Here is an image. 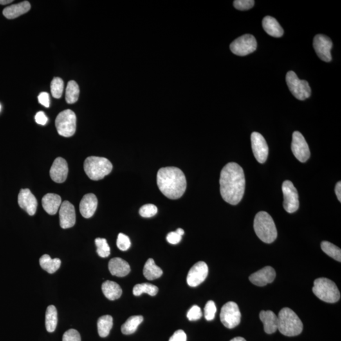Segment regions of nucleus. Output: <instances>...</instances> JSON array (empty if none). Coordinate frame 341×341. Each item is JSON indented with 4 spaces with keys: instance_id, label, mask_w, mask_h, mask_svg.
<instances>
[{
    "instance_id": "nucleus-34",
    "label": "nucleus",
    "mask_w": 341,
    "mask_h": 341,
    "mask_svg": "<svg viewBox=\"0 0 341 341\" xmlns=\"http://www.w3.org/2000/svg\"><path fill=\"white\" fill-rule=\"evenodd\" d=\"M321 248L323 252L328 255L329 257L337 261H341V250L337 246L334 245L329 241H324L321 243Z\"/></svg>"
},
{
    "instance_id": "nucleus-11",
    "label": "nucleus",
    "mask_w": 341,
    "mask_h": 341,
    "mask_svg": "<svg viewBox=\"0 0 341 341\" xmlns=\"http://www.w3.org/2000/svg\"><path fill=\"white\" fill-rule=\"evenodd\" d=\"M284 195L283 207L288 213L295 212L299 208V197L297 188L289 180L284 181L282 185Z\"/></svg>"
},
{
    "instance_id": "nucleus-5",
    "label": "nucleus",
    "mask_w": 341,
    "mask_h": 341,
    "mask_svg": "<svg viewBox=\"0 0 341 341\" xmlns=\"http://www.w3.org/2000/svg\"><path fill=\"white\" fill-rule=\"evenodd\" d=\"M85 173L92 180L98 181L108 175L113 170V165L108 159L102 157L90 156L84 164Z\"/></svg>"
},
{
    "instance_id": "nucleus-2",
    "label": "nucleus",
    "mask_w": 341,
    "mask_h": 341,
    "mask_svg": "<svg viewBox=\"0 0 341 341\" xmlns=\"http://www.w3.org/2000/svg\"><path fill=\"white\" fill-rule=\"evenodd\" d=\"M159 190L168 199L181 198L187 188V179L182 170L176 167L161 168L157 174Z\"/></svg>"
},
{
    "instance_id": "nucleus-44",
    "label": "nucleus",
    "mask_w": 341,
    "mask_h": 341,
    "mask_svg": "<svg viewBox=\"0 0 341 341\" xmlns=\"http://www.w3.org/2000/svg\"><path fill=\"white\" fill-rule=\"evenodd\" d=\"M167 239L170 243L176 244L181 241V236L178 235L176 232H170L167 235Z\"/></svg>"
},
{
    "instance_id": "nucleus-47",
    "label": "nucleus",
    "mask_w": 341,
    "mask_h": 341,
    "mask_svg": "<svg viewBox=\"0 0 341 341\" xmlns=\"http://www.w3.org/2000/svg\"><path fill=\"white\" fill-rule=\"evenodd\" d=\"M335 193L336 196L338 197L339 201L341 203V182L339 181V182L336 184L335 187Z\"/></svg>"
},
{
    "instance_id": "nucleus-25",
    "label": "nucleus",
    "mask_w": 341,
    "mask_h": 341,
    "mask_svg": "<svg viewBox=\"0 0 341 341\" xmlns=\"http://www.w3.org/2000/svg\"><path fill=\"white\" fill-rule=\"evenodd\" d=\"M264 31L273 37H280L284 34V30L275 18L266 16L262 21Z\"/></svg>"
},
{
    "instance_id": "nucleus-22",
    "label": "nucleus",
    "mask_w": 341,
    "mask_h": 341,
    "mask_svg": "<svg viewBox=\"0 0 341 341\" xmlns=\"http://www.w3.org/2000/svg\"><path fill=\"white\" fill-rule=\"evenodd\" d=\"M31 4L28 1L12 4L4 9L3 14L8 19H14L31 10Z\"/></svg>"
},
{
    "instance_id": "nucleus-24",
    "label": "nucleus",
    "mask_w": 341,
    "mask_h": 341,
    "mask_svg": "<svg viewBox=\"0 0 341 341\" xmlns=\"http://www.w3.org/2000/svg\"><path fill=\"white\" fill-rule=\"evenodd\" d=\"M260 319L264 324V331L267 334H271L276 332L278 318L273 311L271 310L260 311Z\"/></svg>"
},
{
    "instance_id": "nucleus-33",
    "label": "nucleus",
    "mask_w": 341,
    "mask_h": 341,
    "mask_svg": "<svg viewBox=\"0 0 341 341\" xmlns=\"http://www.w3.org/2000/svg\"><path fill=\"white\" fill-rule=\"evenodd\" d=\"M158 287L155 285L149 283L138 284L134 286L133 294L136 297H138L143 293H146L151 297H154L158 294Z\"/></svg>"
},
{
    "instance_id": "nucleus-31",
    "label": "nucleus",
    "mask_w": 341,
    "mask_h": 341,
    "mask_svg": "<svg viewBox=\"0 0 341 341\" xmlns=\"http://www.w3.org/2000/svg\"><path fill=\"white\" fill-rule=\"evenodd\" d=\"M143 321V317L142 316H132V317L128 318L126 322L122 325V333L125 334V335H130V334H134Z\"/></svg>"
},
{
    "instance_id": "nucleus-20",
    "label": "nucleus",
    "mask_w": 341,
    "mask_h": 341,
    "mask_svg": "<svg viewBox=\"0 0 341 341\" xmlns=\"http://www.w3.org/2000/svg\"><path fill=\"white\" fill-rule=\"evenodd\" d=\"M98 199L93 194L85 195L80 203V212L84 218L93 217L98 207Z\"/></svg>"
},
{
    "instance_id": "nucleus-50",
    "label": "nucleus",
    "mask_w": 341,
    "mask_h": 341,
    "mask_svg": "<svg viewBox=\"0 0 341 341\" xmlns=\"http://www.w3.org/2000/svg\"><path fill=\"white\" fill-rule=\"evenodd\" d=\"M230 341H246L244 338L241 337H237L233 338V340Z\"/></svg>"
},
{
    "instance_id": "nucleus-30",
    "label": "nucleus",
    "mask_w": 341,
    "mask_h": 341,
    "mask_svg": "<svg viewBox=\"0 0 341 341\" xmlns=\"http://www.w3.org/2000/svg\"><path fill=\"white\" fill-rule=\"evenodd\" d=\"M113 325V319L111 315H104L99 318L98 330L100 337L106 338L109 335Z\"/></svg>"
},
{
    "instance_id": "nucleus-10",
    "label": "nucleus",
    "mask_w": 341,
    "mask_h": 341,
    "mask_svg": "<svg viewBox=\"0 0 341 341\" xmlns=\"http://www.w3.org/2000/svg\"><path fill=\"white\" fill-rule=\"evenodd\" d=\"M255 38L251 34H245L237 38L230 44V49L236 55L244 57L252 53L257 49Z\"/></svg>"
},
{
    "instance_id": "nucleus-18",
    "label": "nucleus",
    "mask_w": 341,
    "mask_h": 341,
    "mask_svg": "<svg viewBox=\"0 0 341 341\" xmlns=\"http://www.w3.org/2000/svg\"><path fill=\"white\" fill-rule=\"evenodd\" d=\"M276 273L272 267L266 266L257 272L253 273L249 277V280L252 284L257 286H265L271 283L275 279Z\"/></svg>"
},
{
    "instance_id": "nucleus-48",
    "label": "nucleus",
    "mask_w": 341,
    "mask_h": 341,
    "mask_svg": "<svg viewBox=\"0 0 341 341\" xmlns=\"http://www.w3.org/2000/svg\"><path fill=\"white\" fill-rule=\"evenodd\" d=\"M12 0H0V4H7L8 3H12L13 2Z\"/></svg>"
},
{
    "instance_id": "nucleus-9",
    "label": "nucleus",
    "mask_w": 341,
    "mask_h": 341,
    "mask_svg": "<svg viewBox=\"0 0 341 341\" xmlns=\"http://www.w3.org/2000/svg\"><path fill=\"white\" fill-rule=\"evenodd\" d=\"M241 312L238 305L233 302L226 303L222 307L220 319L226 328L233 329L241 322Z\"/></svg>"
},
{
    "instance_id": "nucleus-4",
    "label": "nucleus",
    "mask_w": 341,
    "mask_h": 341,
    "mask_svg": "<svg viewBox=\"0 0 341 341\" xmlns=\"http://www.w3.org/2000/svg\"><path fill=\"white\" fill-rule=\"evenodd\" d=\"M277 318V329L283 335L293 337L302 333L304 325L292 309L289 308H282Z\"/></svg>"
},
{
    "instance_id": "nucleus-38",
    "label": "nucleus",
    "mask_w": 341,
    "mask_h": 341,
    "mask_svg": "<svg viewBox=\"0 0 341 341\" xmlns=\"http://www.w3.org/2000/svg\"><path fill=\"white\" fill-rule=\"evenodd\" d=\"M217 308L215 303L213 301H208L204 308V315L205 319L207 321H211L214 319Z\"/></svg>"
},
{
    "instance_id": "nucleus-49",
    "label": "nucleus",
    "mask_w": 341,
    "mask_h": 341,
    "mask_svg": "<svg viewBox=\"0 0 341 341\" xmlns=\"http://www.w3.org/2000/svg\"><path fill=\"white\" fill-rule=\"evenodd\" d=\"M176 232L178 233V235L181 236V237H182V236L184 235V233H185V232H184L183 229L181 228H178V230L176 231Z\"/></svg>"
},
{
    "instance_id": "nucleus-29",
    "label": "nucleus",
    "mask_w": 341,
    "mask_h": 341,
    "mask_svg": "<svg viewBox=\"0 0 341 341\" xmlns=\"http://www.w3.org/2000/svg\"><path fill=\"white\" fill-rule=\"evenodd\" d=\"M58 324L57 309L53 305H50L46 309V320L45 324L47 331L49 333H53L57 328Z\"/></svg>"
},
{
    "instance_id": "nucleus-43",
    "label": "nucleus",
    "mask_w": 341,
    "mask_h": 341,
    "mask_svg": "<svg viewBox=\"0 0 341 341\" xmlns=\"http://www.w3.org/2000/svg\"><path fill=\"white\" fill-rule=\"evenodd\" d=\"M187 336L185 332L183 330H178L170 338L169 341H187Z\"/></svg>"
},
{
    "instance_id": "nucleus-28",
    "label": "nucleus",
    "mask_w": 341,
    "mask_h": 341,
    "mask_svg": "<svg viewBox=\"0 0 341 341\" xmlns=\"http://www.w3.org/2000/svg\"><path fill=\"white\" fill-rule=\"evenodd\" d=\"M61 260L58 258L52 259L48 255H42L39 259L41 268L49 273H53L57 271L61 266Z\"/></svg>"
},
{
    "instance_id": "nucleus-32",
    "label": "nucleus",
    "mask_w": 341,
    "mask_h": 341,
    "mask_svg": "<svg viewBox=\"0 0 341 341\" xmlns=\"http://www.w3.org/2000/svg\"><path fill=\"white\" fill-rule=\"evenodd\" d=\"M80 89L77 83L71 80L67 84L65 100L68 104H74L77 102L79 97Z\"/></svg>"
},
{
    "instance_id": "nucleus-23",
    "label": "nucleus",
    "mask_w": 341,
    "mask_h": 341,
    "mask_svg": "<svg viewBox=\"0 0 341 341\" xmlns=\"http://www.w3.org/2000/svg\"><path fill=\"white\" fill-rule=\"evenodd\" d=\"M42 207L48 214L55 215L62 205V199L57 194H48L42 198Z\"/></svg>"
},
{
    "instance_id": "nucleus-15",
    "label": "nucleus",
    "mask_w": 341,
    "mask_h": 341,
    "mask_svg": "<svg viewBox=\"0 0 341 341\" xmlns=\"http://www.w3.org/2000/svg\"><path fill=\"white\" fill-rule=\"evenodd\" d=\"M208 268L207 264L200 261L192 267L188 273L187 281L188 286L197 287L203 283L207 278Z\"/></svg>"
},
{
    "instance_id": "nucleus-45",
    "label": "nucleus",
    "mask_w": 341,
    "mask_h": 341,
    "mask_svg": "<svg viewBox=\"0 0 341 341\" xmlns=\"http://www.w3.org/2000/svg\"><path fill=\"white\" fill-rule=\"evenodd\" d=\"M35 120L38 124L44 125L48 122V119L44 112L39 111L35 115Z\"/></svg>"
},
{
    "instance_id": "nucleus-35",
    "label": "nucleus",
    "mask_w": 341,
    "mask_h": 341,
    "mask_svg": "<svg viewBox=\"0 0 341 341\" xmlns=\"http://www.w3.org/2000/svg\"><path fill=\"white\" fill-rule=\"evenodd\" d=\"M64 90V80L61 78H54L51 83V92L56 99L61 98Z\"/></svg>"
},
{
    "instance_id": "nucleus-37",
    "label": "nucleus",
    "mask_w": 341,
    "mask_h": 341,
    "mask_svg": "<svg viewBox=\"0 0 341 341\" xmlns=\"http://www.w3.org/2000/svg\"><path fill=\"white\" fill-rule=\"evenodd\" d=\"M157 213H158V208L153 204H146L143 205L139 210V214L141 216L145 218L153 217Z\"/></svg>"
},
{
    "instance_id": "nucleus-6",
    "label": "nucleus",
    "mask_w": 341,
    "mask_h": 341,
    "mask_svg": "<svg viewBox=\"0 0 341 341\" xmlns=\"http://www.w3.org/2000/svg\"><path fill=\"white\" fill-rule=\"evenodd\" d=\"M312 291L316 297L329 304H334L340 300V290L335 282L327 278L315 279Z\"/></svg>"
},
{
    "instance_id": "nucleus-8",
    "label": "nucleus",
    "mask_w": 341,
    "mask_h": 341,
    "mask_svg": "<svg viewBox=\"0 0 341 341\" xmlns=\"http://www.w3.org/2000/svg\"><path fill=\"white\" fill-rule=\"evenodd\" d=\"M286 80L289 91L297 100L304 101L310 96L311 88L308 82L300 80L294 71H289L287 73Z\"/></svg>"
},
{
    "instance_id": "nucleus-12",
    "label": "nucleus",
    "mask_w": 341,
    "mask_h": 341,
    "mask_svg": "<svg viewBox=\"0 0 341 341\" xmlns=\"http://www.w3.org/2000/svg\"><path fill=\"white\" fill-rule=\"evenodd\" d=\"M291 150L296 158L301 163L307 162L310 157L308 143L300 132L296 131L293 134Z\"/></svg>"
},
{
    "instance_id": "nucleus-3",
    "label": "nucleus",
    "mask_w": 341,
    "mask_h": 341,
    "mask_svg": "<svg viewBox=\"0 0 341 341\" xmlns=\"http://www.w3.org/2000/svg\"><path fill=\"white\" fill-rule=\"evenodd\" d=\"M253 227L256 235L264 243H272L276 239V226L272 217L268 212L261 211L257 213L255 215Z\"/></svg>"
},
{
    "instance_id": "nucleus-16",
    "label": "nucleus",
    "mask_w": 341,
    "mask_h": 341,
    "mask_svg": "<svg viewBox=\"0 0 341 341\" xmlns=\"http://www.w3.org/2000/svg\"><path fill=\"white\" fill-rule=\"evenodd\" d=\"M60 224L63 229H68L73 227L76 222L75 207L73 204L68 201H64L60 206Z\"/></svg>"
},
{
    "instance_id": "nucleus-17",
    "label": "nucleus",
    "mask_w": 341,
    "mask_h": 341,
    "mask_svg": "<svg viewBox=\"0 0 341 341\" xmlns=\"http://www.w3.org/2000/svg\"><path fill=\"white\" fill-rule=\"evenodd\" d=\"M18 203L20 207L26 210L29 215H34L36 212L37 199L28 188L21 190L18 196Z\"/></svg>"
},
{
    "instance_id": "nucleus-13",
    "label": "nucleus",
    "mask_w": 341,
    "mask_h": 341,
    "mask_svg": "<svg viewBox=\"0 0 341 341\" xmlns=\"http://www.w3.org/2000/svg\"><path fill=\"white\" fill-rule=\"evenodd\" d=\"M313 48L322 61L330 62L332 60L331 50L333 42L329 37L323 34L316 35L313 39Z\"/></svg>"
},
{
    "instance_id": "nucleus-26",
    "label": "nucleus",
    "mask_w": 341,
    "mask_h": 341,
    "mask_svg": "<svg viewBox=\"0 0 341 341\" xmlns=\"http://www.w3.org/2000/svg\"><path fill=\"white\" fill-rule=\"evenodd\" d=\"M102 291L107 299L114 301L119 299L122 295V289L119 284L111 280H106L102 284Z\"/></svg>"
},
{
    "instance_id": "nucleus-39",
    "label": "nucleus",
    "mask_w": 341,
    "mask_h": 341,
    "mask_svg": "<svg viewBox=\"0 0 341 341\" xmlns=\"http://www.w3.org/2000/svg\"><path fill=\"white\" fill-rule=\"evenodd\" d=\"M118 248L122 251L129 250L131 246V241L128 236L120 233L118 236L117 241H116Z\"/></svg>"
},
{
    "instance_id": "nucleus-41",
    "label": "nucleus",
    "mask_w": 341,
    "mask_h": 341,
    "mask_svg": "<svg viewBox=\"0 0 341 341\" xmlns=\"http://www.w3.org/2000/svg\"><path fill=\"white\" fill-rule=\"evenodd\" d=\"M187 316L190 321H196L201 319L203 317V312L199 306L194 305L188 310Z\"/></svg>"
},
{
    "instance_id": "nucleus-19",
    "label": "nucleus",
    "mask_w": 341,
    "mask_h": 341,
    "mask_svg": "<svg viewBox=\"0 0 341 341\" xmlns=\"http://www.w3.org/2000/svg\"><path fill=\"white\" fill-rule=\"evenodd\" d=\"M50 176L56 183L65 182L68 176V167L66 160L62 158H58L54 161L50 169Z\"/></svg>"
},
{
    "instance_id": "nucleus-21",
    "label": "nucleus",
    "mask_w": 341,
    "mask_h": 341,
    "mask_svg": "<svg viewBox=\"0 0 341 341\" xmlns=\"http://www.w3.org/2000/svg\"><path fill=\"white\" fill-rule=\"evenodd\" d=\"M108 268L112 275L120 277L126 276L131 271L129 263L119 257L110 260Z\"/></svg>"
},
{
    "instance_id": "nucleus-7",
    "label": "nucleus",
    "mask_w": 341,
    "mask_h": 341,
    "mask_svg": "<svg viewBox=\"0 0 341 341\" xmlns=\"http://www.w3.org/2000/svg\"><path fill=\"white\" fill-rule=\"evenodd\" d=\"M77 117L70 109H66L58 114L55 120L58 134L65 137H70L76 131Z\"/></svg>"
},
{
    "instance_id": "nucleus-40",
    "label": "nucleus",
    "mask_w": 341,
    "mask_h": 341,
    "mask_svg": "<svg viewBox=\"0 0 341 341\" xmlns=\"http://www.w3.org/2000/svg\"><path fill=\"white\" fill-rule=\"evenodd\" d=\"M254 4L255 1L253 0H235L233 2L235 8L241 11L250 10Z\"/></svg>"
},
{
    "instance_id": "nucleus-51",
    "label": "nucleus",
    "mask_w": 341,
    "mask_h": 341,
    "mask_svg": "<svg viewBox=\"0 0 341 341\" xmlns=\"http://www.w3.org/2000/svg\"><path fill=\"white\" fill-rule=\"evenodd\" d=\"M1 105H0V111H1Z\"/></svg>"
},
{
    "instance_id": "nucleus-42",
    "label": "nucleus",
    "mask_w": 341,
    "mask_h": 341,
    "mask_svg": "<svg viewBox=\"0 0 341 341\" xmlns=\"http://www.w3.org/2000/svg\"><path fill=\"white\" fill-rule=\"evenodd\" d=\"M62 341H81V337L77 330L71 329L65 332Z\"/></svg>"
},
{
    "instance_id": "nucleus-36",
    "label": "nucleus",
    "mask_w": 341,
    "mask_h": 341,
    "mask_svg": "<svg viewBox=\"0 0 341 341\" xmlns=\"http://www.w3.org/2000/svg\"><path fill=\"white\" fill-rule=\"evenodd\" d=\"M95 244L97 247V253L100 257L106 258L110 255V247L107 240L98 238L95 239Z\"/></svg>"
},
{
    "instance_id": "nucleus-46",
    "label": "nucleus",
    "mask_w": 341,
    "mask_h": 341,
    "mask_svg": "<svg viewBox=\"0 0 341 341\" xmlns=\"http://www.w3.org/2000/svg\"><path fill=\"white\" fill-rule=\"evenodd\" d=\"M38 101L42 106L46 107H49V95L47 93H42L38 96Z\"/></svg>"
},
{
    "instance_id": "nucleus-27",
    "label": "nucleus",
    "mask_w": 341,
    "mask_h": 341,
    "mask_svg": "<svg viewBox=\"0 0 341 341\" xmlns=\"http://www.w3.org/2000/svg\"><path fill=\"white\" fill-rule=\"evenodd\" d=\"M143 273L147 280H152L161 277L163 272L162 269L155 264L154 259H149L145 264Z\"/></svg>"
},
{
    "instance_id": "nucleus-1",
    "label": "nucleus",
    "mask_w": 341,
    "mask_h": 341,
    "mask_svg": "<svg viewBox=\"0 0 341 341\" xmlns=\"http://www.w3.org/2000/svg\"><path fill=\"white\" fill-rule=\"evenodd\" d=\"M219 183L220 192L224 201L233 205L239 204L245 190L243 168L237 163L227 164L221 170Z\"/></svg>"
},
{
    "instance_id": "nucleus-14",
    "label": "nucleus",
    "mask_w": 341,
    "mask_h": 341,
    "mask_svg": "<svg viewBox=\"0 0 341 341\" xmlns=\"http://www.w3.org/2000/svg\"><path fill=\"white\" fill-rule=\"evenodd\" d=\"M251 142L253 154L258 162L263 164L268 158L269 147L266 140L261 134L253 132L251 135Z\"/></svg>"
}]
</instances>
